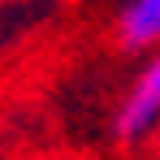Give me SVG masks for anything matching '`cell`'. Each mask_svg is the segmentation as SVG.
Listing matches in <instances>:
<instances>
[{"label": "cell", "instance_id": "cell-1", "mask_svg": "<svg viewBox=\"0 0 160 160\" xmlns=\"http://www.w3.org/2000/svg\"><path fill=\"white\" fill-rule=\"evenodd\" d=\"M160 126V52L147 56V65L138 69V78L130 82L126 100L112 117V134L121 143H138Z\"/></svg>", "mask_w": 160, "mask_h": 160}, {"label": "cell", "instance_id": "cell-2", "mask_svg": "<svg viewBox=\"0 0 160 160\" xmlns=\"http://www.w3.org/2000/svg\"><path fill=\"white\" fill-rule=\"evenodd\" d=\"M117 39L130 52L156 48L160 43V0H126L121 18H117Z\"/></svg>", "mask_w": 160, "mask_h": 160}]
</instances>
